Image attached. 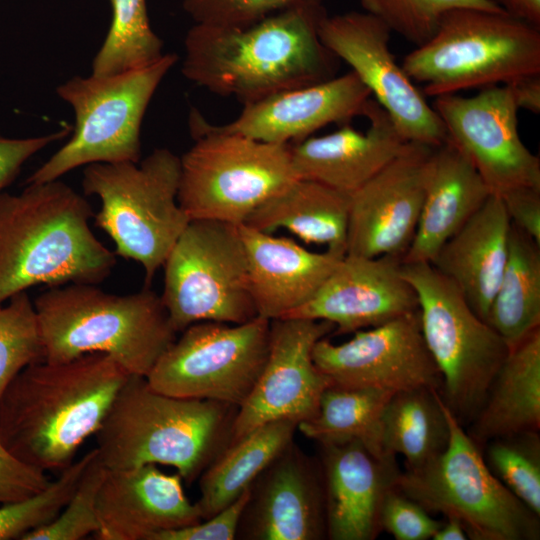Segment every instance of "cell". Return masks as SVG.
<instances>
[{
	"label": "cell",
	"instance_id": "cell-30",
	"mask_svg": "<svg viewBox=\"0 0 540 540\" xmlns=\"http://www.w3.org/2000/svg\"><path fill=\"white\" fill-rule=\"evenodd\" d=\"M298 423L277 420L230 443L199 477L196 502L202 520L234 502L271 461L294 440Z\"/></svg>",
	"mask_w": 540,
	"mask_h": 540
},
{
	"label": "cell",
	"instance_id": "cell-14",
	"mask_svg": "<svg viewBox=\"0 0 540 540\" xmlns=\"http://www.w3.org/2000/svg\"><path fill=\"white\" fill-rule=\"evenodd\" d=\"M391 30L365 11L329 16L318 23L323 45L346 62L387 112L407 142L436 147L447 139L445 126L425 95L389 48Z\"/></svg>",
	"mask_w": 540,
	"mask_h": 540
},
{
	"label": "cell",
	"instance_id": "cell-38",
	"mask_svg": "<svg viewBox=\"0 0 540 540\" xmlns=\"http://www.w3.org/2000/svg\"><path fill=\"white\" fill-rule=\"evenodd\" d=\"M362 10L391 32L419 46L435 33L442 16L455 8L502 10L489 0H359ZM503 11V10H502Z\"/></svg>",
	"mask_w": 540,
	"mask_h": 540
},
{
	"label": "cell",
	"instance_id": "cell-23",
	"mask_svg": "<svg viewBox=\"0 0 540 540\" xmlns=\"http://www.w3.org/2000/svg\"><path fill=\"white\" fill-rule=\"evenodd\" d=\"M322 468L327 539L373 540L379 513L401 473L395 455L379 456L357 440L318 444Z\"/></svg>",
	"mask_w": 540,
	"mask_h": 540
},
{
	"label": "cell",
	"instance_id": "cell-6",
	"mask_svg": "<svg viewBox=\"0 0 540 540\" xmlns=\"http://www.w3.org/2000/svg\"><path fill=\"white\" fill-rule=\"evenodd\" d=\"M402 67L427 96L508 85L540 74V27L502 10L455 8Z\"/></svg>",
	"mask_w": 540,
	"mask_h": 540
},
{
	"label": "cell",
	"instance_id": "cell-9",
	"mask_svg": "<svg viewBox=\"0 0 540 540\" xmlns=\"http://www.w3.org/2000/svg\"><path fill=\"white\" fill-rule=\"evenodd\" d=\"M174 53L123 72L74 76L56 88L73 110L71 137L26 180V184L60 179L93 163L141 159V127L157 88L177 63Z\"/></svg>",
	"mask_w": 540,
	"mask_h": 540
},
{
	"label": "cell",
	"instance_id": "cell-40",
	"mask_svg": "<svg viewBox=\"0 0 540 540\" xmlns=\"http://www.w3.org/2000/svg\"><path fill=\"white\" fill-rule=\"evenodd\" d=\"M194 24L244 27L292 9H320L323 0H183Z\"/></svg>",
	"mask_w": 540,
	"mask_h": 540
},
{
	"label": "cell",
	"instance_id": "cell-36",
	"mask_svg": "<svg viewBox=\"0 0 540 540\" xmlns=\"http://www.w3.org/2000/svg\"><path fill=\"white\" fill-rule=\"evenodd\" d=\"M95 448L60 472L55 481L35 495L0 506V540L20 539L48 524L66 505L86 468Z\"/></svg>",
	"mask_w": 540,
	"mask_h": 540
},
{
	"label": "cell",
	"instance_id": "cell-13",
	"mask_svg": "<svg viewBox=\"0 0 540 540\" xmlns=\"http://www.w3.org/2000/svg\"><path fill=\"white\" fill-rule=\"evenodd\" d=\"M181 332L146 376L150 387L170 396L239 407L265 365L270 320L257 316L241 324L205 321Z\"/></svg>",
	"mask_w": 540,
	"mask_h": 540
},
{
	"label": "cell",
	"instance_id": "cell-45",
	"mask_svg": "<svg viewBox=\"0 0 540 540\" xmlns=\"http://www.w3.org/2000/svg\"><path fill=\"white\" fill-rule=\"evenodd\" d=\"M500 196L511 223L540 245V189L519 187Z\"/></svg>",
	"mask_w": 540,
	"mask_h": 540
},
{
	"label": "cell",
	"instance_id": "cell-24",
	"mask_svg": "<svg viewBox=\"0 0 540 540\" xmlns=\"http://www.w3.org/2000/svg\"><path fill=\"white\" fill-rule=\"evenodd\" d=\"M364 116L370 122L364 132L346 124L333 133L291 144L297 177L351 195L392 161L407 141L374 99Z\"/></svg>",
	"mask_w": 540,
	"mask_h": 540
},
{
	"label": "cell",
	"instance_id": "cell-26",
	"mask_svg": "<svg viewBox=\"0 0 540 540\" xmlns=\"http://www.w3.org/2000/svg\"><path fill=\"white\" fill-rule=\"evenodd\" d=\"M491 194L470 160L450 140L434 147L419 221L402 263H430Z\"/></svg>",
	"mask_w": 540,
	"mask_h": 540
},
{
	"label": "cell",
	"instance_id": "cell-37",
	"mask_svg": "<svg viewBox=\"0 0 540 540\" xmlns=\"http://www.w3.org/2000/svg\"><path fill=\"white\" fill-rule=\"evenodd\" d=\"M44 360L37 313L27 291L0 306V396L25 367Z\"/></svg>",
	"mask_w": 540,
	"mask_h": 540
},
{
	"label": "cell",
	"instance_id": "cell-42",
	"mask_svg": "<svg viewBox=\"0 0 540 540\" xmlns=\"http://www.w3.org/2000/svg\"><path fill=\"white\" fill-rule=\"evenodd\" d=\"M50 480L45 472L15 457L0 440V503L18 501L45 489Z\"/></svg>",
	"mask_w": 540,
	"mask_h": 540
},
{
	"label": "cell",
	"instance_id": "cell-8",
	"mask_svg": "<svg viewBox=\"0 0 540 540\" xmlns=\"http://www.w3.org/2000/svg\"><path fill=\"white\" fill-rule=\"evenodd\" d=\"M194 144L180 157L178 202L190 220L242 225L264 202L298 179L290 145L223 132L193 110Z\"/></svg>",
	"mask_w": 540,
	"mask_h": 540
},
{
	"label": "cell",
	"instance_id": "cell-35",
	"mask_svg": "<svg viewBox=\"0 0 540 540\" xmlns=\"http://www.w3.org/2000/svg\"><path fill=\"white\" fill-rule=\"evenodd\" d=\"M492 474L540 516V435L520 432L495 437L481 448Z\"/></svg>",
	"mask_w": 540,
	"mask_h": 540
},
{
	"label": "cell",
	"instance_id": "cell-19",
	"mask_svg": "<svg viewBox=\"0 0 540 540\" xmlns=\"http://www.w3.org/2000/svg\"><path fill=\"white\" fill-rule=\"evenodd\" d=\"M323 539L327 519L321 464L293 440L250 485L235 540Z\"/></svg>",
	"mask_w": 540,
	"mask_h": 540
},
{
	"label": "cell",
	"instance_id": "cell-15",
	"mask_svg": "<svg viewBox=\"0 0 540 540\" xmlns=\"http://www.w3.org/2000/svg\"><path fill=\"white\" fill-rule=\"evenodd\" d=\"M433 108L450 140L473 164L491 193L540 189V160L522 142L518 107L507 85L483 88L471 97H436Z\"/></svg>",
	"mask_w": 540,
	"mask_h": 540
},
{
	"label": "cell",
	"instance_id": "cell-34",
	"mask_svg": "<svg viewBox=\"0 0 540 540\" xmlns=\"http://www.w3.org/2000/svg\"><path fill=\"white\" fill-rule=\"evenodd\" d=\"M112 21L92 61V74L109 75L148 65L164 53L153 31L146 0H110Z\"/></svg>",
	"mask_w": 540,
	"mask_h": 540
},
{
	"label": "cell",
	"instance_id": "cell-44",
	"mask_svg": "<svg viewBox=\"0 0 540 540\" xmlns=\"http://www.w3.org/2000/svg\"><path fill=\"white\" fill-rule=\"evenodd\" d=\"M249 488L212 517L191 526L160 533L154 540H235L238 524L249 498Z\"/></svg>",
	"mask_w": 540,
	"mask_h": 540
},
{
	"label": "cell",
	"instance_id": "cell-20",
	"mask_svg": "<svg viewBox=\"0 0 540 540\" xmlns=\"http://www.w3.org/2000/svg\"><path fill=\"white\" fill-rule=\"evenodd\" d=\"M402 258L345 255L317 293L286 318L325 320L334 335L379 326L418 310V298L404 278Z\"/></svg>",
	"mask_w": 540,
	"mask_h": 540
},
{
	"label": "cell",
	"instance_id": "cell-46",
	"mask_svg": "<svg viewBox=\"0 0 540 540\" xmlns=\"http://www.w3.org/2000/svg\"><path fill=\"white\" fill-rule=\"evenodd\" d=\"M507 86L511 89L518 109L540 113V74L523 77Z\"/></svg>",
	"mask_w": 540,
	"mask_h": 540
},
{
	"label": "cell",
	"instance_id": "cell-7",
	"mask_svg": "<svg viewBox=\"0 0 540 540\" xmlns=\"http://www.w3.org/2000/svg\"><path fill=\"white\" fill-rule=\"evenodd\" d=\"M180 157L156 148L143 160L85 166V195L99 198L95 224L115 254L139 263L149 285L190 222L178 202Z\"/></svg>",
	"mask_w": 540,
	"mask_h": 540
},
{
	"label": "cell",
	"instance_id": "cell-18",
	"mask_svg": "<svg viewBox=\"0 0 540 540\" xmlns=\"http://www.w3.org/2000/svg\"><path fill=\"white\" fill-rule=\"evenodd\" d=\"M433 148L406 142L392 161L350 195L346 255L403 259L419 221Z\"/></svg>",
	"mask_w": 540,
	"mask_h": 540
},
{
	"label": "cell",
	"instance_id": "cell-12",
	"mask_svg": "<svg viewBox=\"0 0 540 540\" xmlns=\"http://www.w3.org/2000/svg\"><path fill=\"white\" fill-rule=\"evenodd\" d=\"M162 267L160 297L177 333L198 322L241 324L258 316L238 225L190 220Z\"/></svg>",
	"mask_w": 540,
	"mask_h": 540
},
{
	"label": "cell",
	"instance_id": "cell-25",
	"mask_svg": "<svg viewBox=\"0 0 540 540\" xmlns=\"http://www.w3.org/2000/svg\"><path fill=\"white\" fill-rule=\"evenodd\" d=\"M251 295L258 316L288 317L306 304L343 259L326 250L310 251L292 239L239 225Z\"/></svg>",
	"mask_w": 540,
	"mask_h": 540
},
{
	"label": "cell",
	"instance_id": "cell-31",
	"mask_svg": "<svg viewBox=\"0 0 540 540\" xmlns=\"http://www.w3.org/2000/svg\"><path fill=\"white\" fill-rule=\"evenodd\" d=\"M450 436L440 392L420 387L395 392L381 422V444L387 454L403 456L406 469L418 468L440 453Z\"/></svg>",
	"mask_w": 540,
	"mask_h": 540
},
{
	"label": "cell",
	"instance_id": "cell-17",
	"mask_svg": "<svg viewBox=\"0 0 540 540\" xmlns=\"http://www.w3.org/2000/svg\"><path fill=\"white\" fill-rule=\"evenodd\" d=\"M313 360L332 384L342 387L442 389V376L423 338L419 309L356 331L340 344L324 337L314 346Z\"/></svg>",
	"mask_w": 540,
	"mask_h": 540
},
{
	"label": "cell",
	"instance_id": "cell-11",
	"mask_svg": "<svg viewBox=\"0 0 540 540\" xmlns=\"http://www.w3.org/2000/svg\"><path fill=\"white\" fill-rule=\"evenodd\" d=\"M446 415V449L418 468L401 471L395 487L430 514L459 521L468 539L538 540L540 516L492 474L447 406Z\"/></svg>",
	"mask_w": 540,
	"mask_h": 540
},
{
	"label": "cell",
	"instance_id": "cell-21",
	"mask_svg": "<svg viewBox=\"0 0 540 540\" xmlns=\"http://www.w3.org/2000/svg\"><path fill=\"white\" fill-rule=\"evenodd\" d=\"M368 88L350 71L325 81L283 90L243 104L240 114L216 130L273 144H294L332 124L364 116Z\"/></svg>",
	"mask_w": 540,
	"mask_h": 540
},
{
	"label": "cell",
	"instance_id": "cell-28",
	"mask_svg": "<svg viewBox=\"0 0 540 540\" xmlns=\"http://www.w3.org/2000/svg\"><path fill=\"white\" fill-rule=\"evenodd\" d=\"M465 430L480 450L495 437L540 431V328L510 348Z\"/></svg>",
	"mask_w": 540,
	"mask_h": 540
},
{
	"label": "cell",
	"instance_id": "cell-33",
	"mask_svg": "<svg viewBox=\"0 0 540 540\" xmlns=\"http://www.w3.org/2000/svg\"><path fill=\"white\" fill-rule=\"evenodd\" d=\"M394 393L331 384L324 390L315 416L299 423L297 430L317 444L357 440L379 456L392 455L382 448L381 422Z\"/></svg>",
	"mask_w": 540,
	"mask_h": 540
},
{
	"label": "cell",
	"instance_id": "cell-3",
	"mask_svg": "<svg viewBox=\"0 0 540 540\" xmlns=\"http://www.w3.org/2000/svg\"><path fill=\"white\" fill-rule=\"evenodd\" d=\"M90 203L60 179L0 193V306L37 285L98 284L116 254L93 233Z\"/></svg>",
	"mask_w": 540,
	"mask_h": 540
},
{
	"label": "cell",
	"instance_id": "cell-4",
	"mask_svg": "<svg viewBox=\"0 0 540 540\" xmlns=\"http://www.w3.org/2000/svg\"><path fill=\"white\" fill-rule=\"evenodd\" d=\"M238 408L166 395L130 375L95 434L98 458L107 469L171 466L190 485L230 445Z\"/></svg>",
	"mask_w": 540,
	"mask_h": 540
},
{
	"label": "cell",
	"instance_id": "cell-16",
	"mask_svg": "<svg viewBox=\"0 0 540 540\" xmlns=\"http://www.w3.org/2000/svg\"><path fill=\"white\" fill-rule=\"evenodd\" d=\"M333 331L334 325L325 320L270 321L267 359L253 390L238 408L231 443L268 422L299 424L315 416L332 381L317 368L313 349Z\"/></svg>",
	"mask_w": 540,
	"mask_h": 540
},
{
	"label": "cell",
	"instance_id": "cell-10",
	"mask_svg": "<svg viewBox=\"0 0 540 540\" xmlns=\"http://www.w3.org/2000/svg\"><path fill=\"white\" fill-rule=\"evenodd\" d=\"M401 271L418 298L423 338L442 376L441 398L466 427L510 348L430 263H402Z\"/></svg>",
	"mask_w": 540,
	"mask_h": 540
},
{
	"label": "cell",
	"instance_id": "cell-29",
	"mask_svg": "<svg viewBox=\"0 0 540 540\" xmlns=\"http://www.w3.org/2000/svg\"><path fill=\"white\" fill-rule=\"evenodd\" d=\"M350 195L307 179H296L259 206L244 224L273 233L285 228L307 244H324L346 255Z\"/></svg>",
	"mask_w": 540,
	"mask_h": 540
},
{
	"label": "cell",
	"instance_id": "cell-41",
	"mask_svg": "<svg viewBox=\"0 0 540 540\" xmlns=\"http://www.w3.org/2000/svg\"><path fill=\"white\" fill-rule=\"evenodd\" d=\"M381 530L396 540H428L443 524L396 487L385 494L379 513Z\"/></svg>",
	"mask_w": 540,
	"mask_h": 540
},
{
	"label": "cell",
	"instance_id": "cell-1",
	"mask_svg": "<svg viewBox=\"0 0 540 540\" xmlns=\"http://www.w3.org/2000/svg\"><path fill=\"white\" fill-rule=\"evenodd\" d=\"M130 375L103 353L28 365L0 396L1 442L27 465L61 472L99 430Z\"/></svg>",
	"mask_w": 540,
	"mask_h": 540
},
{
	"label": "cell",
	"instance_id": "cell-5",
	"mask_svg": "<svg viewBox=\"0 0 540 540\" xmlns=\"http://www.w3.org/2000/svg\"><path fill=\"white\" fill-rule=\"evenodd\" d=\"M33 303L50 363L103 353L129 374L146 377L176 339L161 297L148 286L118 295L71 283L49 287Z\"/></svg>",
	"mask_w": 540,
	"mask_h": 540
},
{
	"label": "cell",
	"instance_id": "cell-2",
	"mask_svg": "<svg viewBox=\"0 0 540 540\" xmlns=\"http://www.w3.org/2000/svg\"><path fill=\"white\" fill-rule=\"evenodd\" d=\"M320 9H292L244 27L194 24L184 39L183 75L242 104L335 76L338 58L321 42Z\"/></svg>",
	"mask_w": 540,
	"mask_h": 540
},
{
	"label": "cell",
	"instance_id": "cell-32",
	"mask_svg": "<svg viewBox=\"0 0 540 540\" xmlns=\"http://www.w3.org/2000/svg\"><path fill=\"white\" fill-rule=\"evenodd\" d=\"M485 321L509 348L540 328V245L512 223L507 262Z\"/></svg>",
	"mask_w": 540,
	"mask_h": 540
},
{
	"label": "cell",
	"instance_id": "cell-22",
	"mask_svg": "<svg viewBox=\"0 0 540 540\" xmlns=\"http://www.w3.org/2000/svg\"><path fill=\"white\" fill-rule=\"evenodd\" d=\"M178 473L157 465L107 469L97 498L99 540H154L163 532L202 520L186 496Z\"/></svg>",
	"mask_w": 540,
	"mask_h": 540
},
{
	"label": "cell",
	"instance_id": "cell-43",
	"mask_svg": "<svg viewBox=\"0 0 540 540\" xmlns=\"http://www.w3.org/2000/svg\"><path fill=\"white\" fill-rule=\"evenodd\" d=\"M72 128L64 126L48 134L25 138L6 137L0 132V193L13 183L32 156L50 144L65 139Z\"/></svg>",
	"mask_w": 540,
	"mask_h": 540
},
{
	"label": "cell",
	"instance_id": "cell-39",
	"mask_svg": "<svg viewBox=\"0 0 540 540\" xmlns=\"http://www.w3.org/2000/svg\"><path fill=\"white\" fill-rule=\"evenodd\" d=\"M106 472L96 450L60 513L48 524L25 534L21 540H80L95 534L99 528L97 498Z\"/></svg>",
	"mask_w": 540,
	"mask_h": 540
},
{
	"label": "cell",
	"instance_id": "cell-48",
	"mask_svg": "<svg viewBox=\"0 0 540 540\" xmlns=\"http://www.w3.org/2000/svg\"><path fill=\"white\" fill-rule=\"evenodd\" d=\"M433 540H467L468 535L462 524L456 519L446 518L435 533Z\"/></svg>",
	"mask_w": 540,
	"mask_h": 540
},
{
	"label": "cell",
	"instance_id": "cell-27",
	"mask_svg": "<svg viewBox=\"0 0 540 540\" xmlns=\"http://www.w3.org/2000/svg\"><path fill=\"white\" fill-rule=\"evenodd\" d=\"M510 228L501 196L492 193L430 262L483 320L507 262Z\"/></svg>",
	"mask_w": 540,
	"mask_h": 540
},
{
	"label": "cell",
	"instance_id": "cell-47",
	"mask_svg": "<svg viewBox=\"0 0 540 540\" xmlns=\"http://www.w3.org/2000/svg\"><path fill=\"white\" fill-rule=\"evenodd\" d=\"M507 14L540 27V0H489Z\"/></svg>",
	"mask_w": 540,
	"mask_h": 540
}]
</instances>
